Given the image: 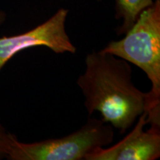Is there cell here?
Masks as SVG:
<instances>
[{"label": "cell", "mask_w": 160, "mask_h": 160, "mask_svg": "<svg viewBox=\"0 0 160 160\" xmlns=\"http://www.w3.org/2000/svg\"><path fill=\"white\" fill-rule=\"evenodd\" d=\"M147 111L139 116L137 125L125 138L109 148H100L85 160H155L160 157V126L147 131Z\"/></svg>", "instance_id": "obj_5"}, {"label": "cell", "mask_w": 160, "mask_h": 160, "mask_svg": "<svg viewBox=\"0 0 160 160\" xmlns=\"http://www.w3.org/2000/svg\"><path fill=\"white\" fill-rule=\"evenodd\" d=\"M111 125L103 120L89 118L78 131L57 139H49L33 143L16 139L8 155L10 160H82L100 148L113 141Z\"/></svg>", "instance_id": "obj_3"}, {"label": "cell", "mask_w": 160, "mask_h": 160, "mask_svg": "<svg viewBox=\"0 0 160 160\" xmlns=\"http://www.w3.org/2000/svg\"><path fill=\"white\" fill-rule=\"evenodd\" d=\"M116 17L122 19L123 23L117 34H125L137 21L144 10L153 5V0H115Z\"/></svg>", "instance_id": "obj_6"}, {"label": "cell", "mask_w": 160, "mask_h": 160, "mask_svg": "<svg viewBox=\"0 0 160 160\" xmlns=\"http://www.w3.org/2000/svg\"><path fill=\"white\" fill-rule=\"evenodd\" d=\"M123 39L102 49L142 70L151 82L145 111L151 125L160 126V0L140 13Z\"/></svg>", "instance_id": "obj_2"}, {"label": "cell", "mask_w": 160, "mask_h": 160, "mask_svg": "<svg viewBox=\"0 0 160 160\" xmlns=\"http://www.w3.org/2000/svg\"><path fill=\"white\" fill-rule=\"evenodd\" d=\"M16 139H17V137L8 132L0 124V159L7 158Z\"/></svg>", "instance_id": "obj_7"}, {"label": "cell", "mask_w": 160, "mask_h": 160, "mask_svg": "<svg viewBox=\"0 0 160 160\" xmlns=\"http://www.w3.org/2000/svg\"><path fill=\"white\" fill-rule=\"evenodd\" d=\"M5 19H6L5 13L0 10V25H1L5 21Z\"/></svg>", "instance_id": "obj_8"}, {"label": "cell", "mask_w": 160, "mask_h": 160, "mask_svg": "<svg viewBox=\"0 0 160 160\" xmlns=\"http://www.w3.org/2000/svg\"><path fill=\"white\" fill-rule=\"evenodd\" d=\"M68 14V10L61 8L34 28L18 35L0 38V73L16 54L31 48L42 46L56 53H76L77 48L65 30Z\"/></svg>", "instance_id": "obj_4"}, {"label": "cell", "mask_w": 160, "mask_h": 160, "mask_svg": "<svg viewBox=\"0 0 160 160\" xmlns=\"http://www.w3.org/2000/svg\"><path fill=\"white\" fill-rule=\"evenodd\" d=\"M77 85L88 115L99 111L103 121L120 133H125L145 111L148 93L133 83L130 64L102 50L86 56L85 70Z\"/></svg>", "instance_id": "obj_1"}]
</instances>
